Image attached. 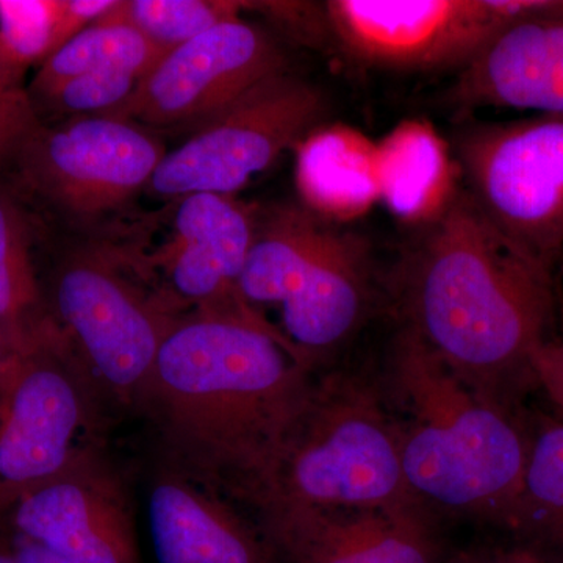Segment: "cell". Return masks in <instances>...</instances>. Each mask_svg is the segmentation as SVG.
I'll list each match as a JSON object with an SVG mask.
<instances>
[{
  "label": "cell",
  "instance_id": "cell-1",
  "mask_svg": "<svg viewBox=\"0 0 563 563\" xmlns=\"http://www.w3.org/2000/svg\"><path fill=\"white\" fill-rule=\"evenodd\" d=\"M314 369L274 324L206 312L174 322L136 418L155 465L255 514Z\"/></svg>",
  "mask_w": 563,
  "mask_h": 563
},
{
  "label": "cell",
  "instance_id": "cell-2",
  "mask_svg": "<svg viewBox=\"0 0 563 563\" xmlns=\"http://www.w3.org/2000/svg\"><path fill=\"white\" fill-rule=\"evenodd\" d=\"M398 295L404 328L484 398L506 407L510 393L536 383L531 362L553 317V273L510 243L465 190L404 258Z\"/></svg>",
  "mask_w": 563,
  "mask_h": 563
},
{
  "label": "cell",
  "instance_id": "cell-3",
  "mask_svg": "<svg viewBox=\"0 0 563 563\" xmlns=\"http://www.w3.org/2000/svg\"><path fill=\"white\" fill-rule=\"evenodd\" d=\"M393 393L407 487L422 507L512 521L531 442L506 407L484 398L410 329L393 346Z\"/></svg>",
  "mask_w": 563,
  "mask_h": 563
},
{
  "label": "cell",
  "instance_id": "cell-4",
  "mask_svg": "<svg viewBox=\"0 0 563 563\" xmlns=\"http://www.w3.org/2000/svg\"><path fill=\"white\" fill-rule=\"evenodd\" d=\"M413 504L420 503L404 476L399 424L377 393L344 374L314 376L255 517L282 509Z\"/></svg>",
  "mask_w": 563,
  "mask_h": 563
},
{
  "label": "cell",
  "instance_id": "cell-5",
  "mask_svg": "<svg viewBox=\"0 0 563 563\" xmlns=\"http://www.w3.org/2000/svg\"><path fill=\"white\" fill-rule=\"evenodd\" d=\"M41 288L47 318L114 421L136 417L163 340L185 313L135 262L111 251L69 252Z\"/></svg>",
  "mask_w": 563,
  "mask_h": 563
},
{
  "label": "cell",
  "instance_id": "cell-6",
  "mask_svg": "<svg viewBox=\"0 0 563 563\" xmlns=\"http://www.w3.org/2000/svg\"><path fill=\"white\" fill-rule=\"evenodd\" d=\"M114 422L52 322L10 351L0 365V514L85 448L109 442Z\"/></svg>",
  "mask_w": 563,
  "mask_h": 563
},
{
  "label": "cell",
  "instance_id": "cell-7",
  "mask_svg": "<svg viewBox=\"0 0 563 563\" xmlns=\"http://www.w3.org/2000/svg\"><path fill=\"white\" fill-rule=\"evenodd\" d=\"M324 95L288 70L252 87L166 152L146 191L161 199L198 192L233 196L320 128Z\"/></svg>",
  "mask_w": 563,
  "mask_h": 563
},
{
  "label": "cell",
  "instance_id": "cell-8",
  "mask_svg": "<svg viewBox=\"0 0 563 563\" xmlns=\"http://www.w3.org/2000/svg\"><path fill=\"white\" fill-rule=\"evenodd\" d=\"M465 191L499 232L553 273L563 254V118L479 125L463 133Z\"/></svg>",
  "mask_w": 563,
  "mask_h": 563
},
{
  "label": "cell",
  "instance_id": "cell-9",
  "mask_svg": "<svg viewBox=\"0 0 563 563\" xmlns=\"http://www.w3.org/2000/svg\"><path fill=\"white\" fill-rule=\"evenodd\" d=\"M558 0H331L325 27L354 60L376 68H465L507 25Z\"/></svg>",
  "mask_w": 563,
  "mask_h": 563
},
{
  "label": "cell",
  "instance_id": "cell-10",
  "mask_svg": "<svg viewBox=\"0 0 563 563\" xmlns=\"http://www.w3.org/2000/svg\"><path fill=\"white\" fill-rule=\"evenodd\" d=\"M166 147L139 124L95 114L25 141L13 168L25 188L73 220H96L146 190Z\"/></svg>",
  "mask_w": 563,
  "mask_h": 563
},
{
  "label": "cell",
  "instance_id": "cell-11",
  "mask_svg": "<svg viewBox=\"0 0 563 563\" xmlns=\"http://www.w3.org/2000/svg\"><path fill=\"white\" fill-rule=\"evenodd\" d=\"M0 521L68 563H143L131 485L109 442L85 448Z\"/></svg>",
  "mask_w": 563,
  "mask_h": 563
},
{
  "label": "cell",
  "instance_id": "cell-12",
  "mask_svg": "<svg viewBox=\"0 0 563 563\" xmlns=\"http://www.w3.org/2000/svg\"><path fill=\"white\" fill-rule=\"evenodd\" d=\"M285 70L284 52L272 36L239 18L168 52L131 98L106 117L141 128H198L262 80Z\"/></svg>",
  "mask_w": 563,
  "mask_h": 563
},
{
  "label": "cell",
  "instance_id": "cell-13",
  "mask_svg": "<svg viewBox=\"0 0 563 563\" xmlns=\"http://www.w3.org/2000/svg\"><path fill=\"white\" fill-rule=\"evenodd\" d=\"M173 231L161 250L136 265L181 313L206 312L272 324L239 291L258 217L228 195L177 199Z\"/></svg>",
  "mask_w": 563,
  "mask_h": 563
},
{
  "label": "cell",
  "instance_id": "cell-14",
  "mask_svg": "<svg viewBox=\"0 0 563 563\" xmlns=\"http://www.w3.org/2000/svg\"><path fill=\"white\" fill-rule=\"evenodd\" d=\"M258 525L285 563H442L426 507H309L262 514Z\"/></svg>",
  "mask_w": 563,
  "mask_h": 563
},
{
  "label": "cell",
  "instance_id": "cell-15",
  "mask_svg": "<svg viewBox=\"0 0 563 563\" xmlns=\"http://www.w3.org/2000/svg\"><path fill=\"white\" fill-rule=\"evenodd\" d=\"M372 299V255L357 233L325 225L279 302L282 333L317 368L361 328Z\"/></svg>",
  "mask_w": 563,
  "mask_h": 563
},
{
  "label": "cell",
  "instance_id": "cell-16",
  "mask_svg": "<svg viewBox=\"0 0 563 563\" xmlns=\"http://www.w3.org/2000/svg\"><path fill=\"white\" fill-rule=\"evenodd\" d=\"M147 525L157 563H276L258 521L240 504L152 463Z\"/></svg>",
  "mask_w": 563,
  "mask_h": 563
},
{
  "label": "cell",
  "instance_id": "cell-17",
  "mask_svg": "<svg viewBox=\"0 0 563 563\" xmlns=\"http://www.w3.org/2000/svg\"><path fill=\"white\" fill-rule=\"evenodd\" d=\"M459 107H510L563 118V2L507 25L455 85Z\"/></svg>",
  "mask_w": 563,
  "mask_h": 563
},
{
  "label": "cell",
  "instance_id": "cell-18",
  "mask_svg": "<svg viewBox=\"0 0 563 563\" xmlns=\"http://www.w3.org/2000/svg\"><path fill=\"white\" fill-rule=\"evenodd\" d=\"M296 180L314 217L355 220L380 201L377 143L346 125H320L298 146Z\"/></svg>",
  "mask_w": 563,
  "mask_h": 563
},
{
  "label": "cell",
  "instance_id": "cell-19",
  "mask_svg": "<svg viewBox=\"0 0 563 563\" xmlns=\"http://www.w3.org/2000/svg\"><path fill=\"white\" fill-rule=\"evenodd\" d=\"M380 201L398 220L429 225L451 206L457 162L429 122L409 120L377 143Z\"/></svg>",
  "mask_w": 563,
  "mask_h": 563
},
{
  "label": "cell",
  "instance_id": "cell-20",
  "mask_svg": "<svg viewBox=\"0 0 563 563\" xmlns=\"http://www.w3.org/2000/svg\"><path fill=\"white\" fill-rule=\"evenodd\" d=\"M49 324L33 258L31 218L0 185V332L14 351L31 343Z\"/></svg>",
  "mask_w": 563,
  "mask_h": 563
},
{
  "label": "cell",
  "instance_id": "cell-21",
  "mask_svg": "<svg viewBox=\"0 0 563 563\" xmlns=\"http://www.w3.org/2000/svg\"><path fill=\"white\" fill-rule=\"evenodd\" d=\"M166 54L131 25L95 22L40 66L29 95L38 101L66 80L92 70H131L143 79Z\"/></svg>",
  "mask_w": 563,
  "mask_h": 563
},
{
  "label": "cell",
  "instance_id": "cell-22",
  "mask_svg": "<svg viewBox=\"0 0 563 563\" xmlns=\"http://www.w3.org/2000/svg\"><path fill=\"white\" fill-rule=\"evenodd\" d=\"M510 523L563 551V424L550 426L531 442Z\"/></svg>",
  "mask_w": 563,
  "mask_h": 563
},
{
  "label": "cell",
  "instance_id": "cell-23",
  "mask_svg": "<svg viewBox=\"0 0 563 563\" xmlns=\"http://www.w3.org/2000/svg\"><path fill=\"white\" fill-rule=\"evenodd\" d=\"M243 3L228 0H125L98 22L128 24L172 52L222 22L239 20Z\"/></svg>",
  "mask_w": 563,
  "mask_h": 563
},
{
  "label": "cell",
  "instance_id": "cell-24",
  "mask_svg": "<svg viewBox=\"0 0 563 563\" xmlns=\"http://www.w3.org/2000/svg\"><path fill=\"white\" fill-rule=\"evenodd\" d=\"M62 0H0V62L22 77L54 54Z\"/></svg>",
  "mask_w": 563,
  "mask_h": 563
},
{
  "label": "cell",
  "instance_id": "cell-25",
  "mask_svg": "<svg viewBox=\"0 0 563 563\" xmlns=\"http://www.w3.org/2000/svg\"><path fill=\"white\" fill-rule=\"evenodd\" d=\"M140 80L141 77L131 70H92L66 80L38 102L58 113L77 117L110 114L131 98Z\"/></svg>",
  "mask_w": 563,
  "mask_h": 563
},
{
  "label": "cell",
  "instance_id": "cell-26",
  "mask_svg": "<svg viewBox=\"0 0 563 563\" xmlns=\"http://www.w3.org/2000/svg\"><path fill=\"white\" fill-rule=\"evenodd\" d=\"M43 124L22 77L0 62V173L13 168L25 141Z\"/></svg>",
  "mask_w": 563,
  "mask_h": 563
},
{
  "label": "cell",
  "instance_id": "cell-27",
  "mask_svg": "<svg viewBox=\"0 0 563 563\" xmlns=\"http://www.w3.org/2000/svg\"><path fill=\"white\" fill-rule=\"evenodd\" d=\"M117 0H62L60 16L55 32L54 54L70 38L102 20Z\"/></svg>",
  "mask_w": 563,
  "mask_h": 563
},
{
  "label": "cell",
  "instance_id": "cell-28",
  "mask_svg": "<svg viewBox=\"0 0 563 563\" xmlns=\"http://www.w3.org/2000/svg\"><path fill=\"white\" fill-rule=\"evenodd\" d=\"M533 380L563 412V342H544L532 355Z\"/></svg>",
  "mask_w": 563,
  "mask_h": 563
},
{
  "label": "cell",
  "instance_id": "cell-29",
  "mask_svg": "<svg viewBox=\"0 0 563 563\" xmlns=\"http://www.w3.org/2000/svg\"><path fill=\"white\" fill-rule=\"evenodd\" d=\"M0 563H68L31 537L0 521Z\"/></svg>",
  "mask_w": 563,
  "mask_h": 563
},
{
  "label": "cell",
  "instance_id": "cell-30",
  "mask_svg": "<svg viewBox=\"0 0 563 563\" xmlns=\"http://www.w3.org/2000/svg\"><path fill=\"white\" fill-rule=\"evenodd\" d=\"M450 563H548L542 555L532 550L477 551L462 554Z\"/></svg>",
  "mask_w": 563,
  "mask_h": 563
},
{
  "label": "cell",
  "instance_id": "cell-31",
  "mask_svg": "<svg viewBox=\"0 0 563 563\" xmlns=\"http://www.w3.org/2000/svg\"><path fill=\"white\" fill-rule=\"evenodd\" d=\"M9 344H7L5 339H3L2 332H0V365H2L3 361H5L7 355H9Z\"/></svg>",
  "mask_w": 563,
  "mask_h": 563
},
{
  "label": "cell",
  "instance_id": "cell-32",
  "mask_svg": "<svg viewBox=\"0 0 563 563\" xmlns=\"http://www.w3.org/2000/svg\"><path fill=\"white\" fill-rule=\"evenodd\" d=\"M562 2H563V0H562Z\"/></svg>",
  "mask_w": 563,
  "mask_h": 563
}]
</instances>
